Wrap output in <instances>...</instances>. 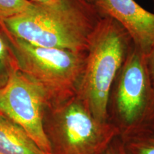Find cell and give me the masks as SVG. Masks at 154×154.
Returning <instances> with one entry per match:
<instances>
[{
	"label": "cell",
	"mask_w": 154,
	"mask_h": 154,
	"mask_svg": "<svg viewBox=\"0 0 154 154\" xmlns=\"http://www.w3.org/2000/svg\"><path fill=\"white\" fill-rule=\"evenodd\" d=\"M103 16L88 0H59L49 6L0 22L6 29L29 43L47 48L87 51Z\"/></svg>",
	"instance_id": "1"
},
{
	"label": "cell",
	"mask_w": 154,
	"mask_h": 154,
	"mask_svg": "<svg viewBox=\"0 0 154 154\" xmlns=\"http://www.w3.org/2000/svg\"><path fill=\"white\" fill-rule=\"evenodd\" d=\"M0 32L17 69L41 90L47 106L61 104L78 96L87 51L34 45L13 36L1 24Z\"/></svg>",
	"instance_id": "2"
},
{
	"label": "cell",
	"mask_w": 154,
	"mask_h": 154,
	"mask_svg": "<svg viewBox=\"0 0 154 154\" xmlns=\"http://www.w3.org/2000/svg\"><path fill=\"white\" fill-rule=\"evenodd\" d=\"M133 44L118 22L103 16L91 36L78 96L96 119L108 122L111 86Z\"/></svg>",
	"instance_id": "3"
},
{
	"label": "cell",
	"mask_w": 154,
	"mask_h": 154,
	"mask_svg": "<svg viewBox=\"0 0 154 154\" xmlns=\"http://www.w3.org/2000/svg\"><path fill=\"white\" fill-rule=\"evenodd\" d=\"M43 128L51 154H103L120 135L109 121L96 119L78 96L61 104L46 106Z\"/></svg>",
	"instance_id": "4"
},
{
	"label": "cell",
	"mask_w": 154,
	"mask_h": 154,
	"mask_svg": "<svg viewBox=\"0 0 154 154\" xmlns=\"http://www.w3.org/2000/svg\"><path fill=\"white\" fill-rule=\"evenodd\" d=\"M107 113L109 122L120 134L154 124V89L146 54L134 44L111 86Z\"/></svg>",
	"instance_id": "5"
},
{
	"label": "cell",
	"mask_w": 154,
	"mask_h": 154,
	"mask_svg": "<svg viewBox=\"0 0 154 154\" xmlns=\"http://www.w3.org/2000/svg\"><path fill=\"white\" fill-rule=\"evenodd\" d=\"M47 106L41 90L17 69L0 88V114L19 125L44 153L51 154L43 128Z\"/></svg>",
	"instance_id": "6"
},
{
	"label": "cell",
	"mask_w": 154,
	"mask_h": 154,
	"mask_svg": "<svg viewBox=\"0 0 154 154\" xmlns=\"http://www.w3.org/2000/svg\"><path fill=\"white\" fill-rule=\"evenodd\" d=\"M102 16L110 17L126 31L133 44L147 54L154 44V12L135 0H91Z\"/></svg>",
	"instance_id": "7"
},
{
	"label": "cell",
	"mask_w": 154,
	"mask_h": 154,
	"mask_svg": "<svg viewBox=\"0 0 154 154\" xmlns=\"http://www.w3.org/2000/svg\"><path fill=\"white\" fill-rule=\"evenodd\" d=\"M0 153L47 154L22 127L2 114H0Z\"/></svg>",
	"instance_id": "8"
},
{
	"label": "cell",
	"mask_w": 154,
	"mask_h": 154,
	"mask_svg": "<svg viewBox=\"0 0 154 154\" xmlns=\"http://www.w3.org/2000/svg\"><path fill=\"white\" fill-rule=\"evenodd\" d=\"M119 136L126 154H154V124L137 127Z\"/></svg>",
	"instance_id": "9"
},
{
	"label": "cell",
	"mask_w": 154,
	"mask_h": 154,
	"mask_svg": "<svg viewBox=\"0 0 154 154\" xmlns=\"http://www.w3.org/2000/svg\"><path fill=\"white\" fill-rule=\"evenodd\" d=\"M35 7L28 0H0V22L29 12Z\"/></svg>",
	"instance_id": "10"
},
{
	"label": "cell",
	"mask_w": 154,
	"mask_h": 154,
	"mask_svg": "<svg viewBox=\"0 0 154 154\" xmlns=\"http://www.w3.org/2000/svg\"><path fill=\"white\" fill-rule=\"evenodd\" d=\"M16 69L10 51L0 32V88L7 84Z\"/></svg>",
	"instance_id": "11"
},
{
	"label": "cell",
	"mask_w": 154,
	"mask_h": 154,
	"mask_svg": "<svg viewBox=\"0 0 154 154\" xmlns=\"http://www.w3.org/2000/svg\"><path fill=\"white\" fill-rule=\"evenodd\" d=\"M103 154H126L120 136H118L112 140Z\"/></svg>",
	"instance_id": "12"
},
{
	"label": "cell",
	"mask_w": 154,
	"mask_h": 154,
	"mask_svg": "<svg viewBox=\"0 0 154 154\" xmlns=\"http://www.w3.org/2000/svg\"><path fill=\"white\" fill-rule=\"evenodd\" d=\"M146 59H147V66L150 79L154 89V44L149 52L146 54Z\"/></svg>",
	"instance_id": "13"
},
{
	"label": "cell",
	"mask_w": 154,
	"mask_h": 154,
	"mask_svg": "<svg viewBox=\"0 0 154 154\" xmlns=\"http://www.w3.org/2000/svg\"><path fill=\"white\" fill-rule=\"evenodd\" d=\"M32 4L38 6H49L57 3L59 0H28Z\"/></svg>",
	"instance_id": "14"
},
{
	"label": "cell",
	"mask_w": 154,
	"mask_h": 154,
	"mask_svg": "<svg viewBox=\"0 0 154 154\" xmlns=\"http://www.w3.org/2000/svg\"><path fill=\"white\" fill-rule=\"evenodd\" d=\"M152 2H153V7H154V0H152Z\"/></svg>",
	"instance_id": "15"
},
{
	"label": "cell",
	"mask_w": 154,
	"mask_h": 154,
	"mask_svg": "<svg viewBox=\"0 0 154 154\" xmlns=\"http://www.w3.org/2000/svg\"><path fill=\"white\" fill-rule=\"evenodd\" d=\"M88 1H90V2H91V0H88Z\"/></svg>",
	"instance_id": "16"
},
{
	"label": "cell",
	"mask_w": 154,
	"mask_h": 154,
	"mask_svg": "<svg viewBox=\"0 0 154 154\" xmlns=\"http://www.w3.org/2000/svg\"><path fill=\"white\" fill-rule=\"evenodd\" d=\"M0 154H1V153H0Z\"/></svg>",
	"instance_id": "17"
}]
</instances>
